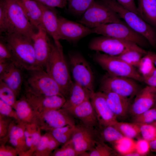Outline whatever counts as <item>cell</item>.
<instances>
[{
    "mask_svg": "<svg viewBox=\"0 0 156 156\" xmlns=\"http://www.w3.org/2000/svg\"><path fill=\"white\" fill-rule=\"evenodd\" d=\"M0 38L10 50L17 66L27 71L43 69L37 61L32 39L13 31L3 34Z\"/></svg>",
    "mask_w": 156,
    "mask_h": 156,
    "instance_id": "1",
    "label": "cell"
},
{
    "mask_svg": "<svg viewBox=\"0 0 156 156\" xmlns=\"http://www.w3.org/2000/svg\"><path fill=\"white\" fill-rule=\"evenodd\" d=\"M44 70L60 86L66 99L73 82L71 79L63 47L60 41L54 42L53 44Z\"/></svg>",
    "mask_w": 156,
    "mask_h": 156,
    "instance_id": "2",
    "label": "cell"
},
{
    "mask_svg": "<svg viewBox=\"0 0 156 156\" xmlns=\"http://www.w3.org/2000/svg\"><path fill=\"white\" fill-rule=\"evenodd\" d=\"M114 11L133 30L143 36L153 47H156V29L138 14L130 11L114 0H99Z\"/></svg>",
    "mask_w": 156,
    "mask_h": 156,
    "instance_id": "3",
    "label": "cell"
},
{
    "mask_svg": "<svg viewBox=\"0 0 156 156\" xmlns=\"http://www.w3.org/2000/svg\"><path fill=\"white\" fill-rule=\"evenodd\" d=\"M28 71V74L24 83L25 89L38 95H58L66 98L60 86L45 70L40 69Z\"/></svg>",
    "mask_w": 156,
    "mask_h": 156,
    "instance_id": "4",
    "label": "cell"
},
{
    "mask_svg": "<svg viewBox=\"0 0 156 156\" xmlns=\"http://www.w3.org/2000/svg\"><path fill=\"white\" fill-rule=\"evenodd\" d=\"M93 59L107 73L111 75L128 77L138 81L143 82L142 76L135 68L117 56L96 51Z\"/></svg>",
    "mask_w": 156,
    "mask_h": 156,
    "instance_id": "5",
    "label": "cell"
},
{
    "mask_svg": "<svg viewBox=\"0 0 156 156\" xmlns=\"http://www.w3.org/2000/svg\"><path fill=\"white\" fill-rule=\"evenodd\" d=\"M117 14L101 1L94 0L79 23L91 29L111 23L122 22Z\"/></svg>",
    "mask_w": 156,
    "mask_h": 156,
    "instance_id": "6",
    "label": "cell"
},
{
    "mask_svg": "<svg viewBox=\"0 0 156 156\" xmlns=\"http://www.w3.org/2000/svg\"><path fill=\"white\" fill-rule=\"evenodd\" d=\"M3 1L9 26L8 32H17L32 39L36 32L25 13L20 0Z\"/></svg>",
    "mask_w": 156,
    "mask_h": 156,
    "instance_id": "7",
    "label": "cell"
},
{
    "mask_svg": "<svg viewBox=\"0 0 156 156\" xmlns=\"http://www.w3.org/2000/svg\"><path fill=\"white\" fill-rule=\"evenodd\" d=\"M69 59L71 72L74 82L91 94L94 92V76L89 64L78 52L69 53Z\"/></svg>",
    "mask_w": 156,
    "mask_h": 156,
    "instance_id": "8",
    "label": "cell"
},
{
    "mask_svg": "<svg viewBox=\"0 0 156 156\" xmlns=\"http://www.w3.org/2000/svg\"><path fill=\"white\" fill-rule=\"evenodd\" d=\"M88 47L91 50L102 52L113 56H118L130 49L136 50L145 54L148 53L133 42L102 35L92 39L90 42Z\"/></svg>",
    "mask_w": 156,
    "mask_h": 156,
    "instance_id": "9",
    "label": "cell"
},
{
    "mask_svg": "<svg viewBox=\"0 0 156 156\" xmlns=\"http://www.w3.org/2000/svg\"><path fill=\"white\" fill-rule=\"evenodd\" d=\"M92 29L93 33L132 42L142 48L147 45L146 40L125 21L105 24Z\"/></svg>",
    "mask_w": 156,
    "mask_h": 156,
    "instance_id": "10",
    "label": "cell"
},
{
    "mask_svg": "<svg viewBox=\"0 0 156 156\" xmlns=\"http://www.w3.org/2000/svg\"><path fill=\"white\" fill-rule=\"evenodd\" d=\"M137 81L130 78L107 73L101 81L100 88L101 92H113L131 99L141 89Z\"/></svg>",
    "mask_w": 156,
    "mask_h": 156,
    "instance_id": "11",
    "label": "cell"
},
{
    "mask_svg": "<svg viewBox=\"0 0 156 156\" xmlns=\"http://www.w3.org/2000/svg\"><path fill=\"white\" fill-rule=\"evenodd\" d=\"M74 117L62 108L36 112L33 122L41 130L49 132L68 125H76Z\"/></svg>",
    "mask_w": 156,
    "mask_h": 156,
    "instance_id": "12",
    "label": "cell"
},
{
    "mask_svg": "<svg viewBox=\"0 0 156 156\" xmlns=\"http://www.w3.org/2000/svg\"><path fill=\"white\" fill-rule=\"evenodd\" d=\"M93 33L92 29L79 23L58 16V36L59 40L75 42L88 35Z\"/></svg>",
    "mask_w": 156,
    "mask_h": 156,
    "instance_id": "13",
    "label": "cell"
},
{
    "mask_svg": "<svg viewBox=\"0 0 156 156\" xmlns=\"http://www.w3.org/2000/svg\"><path fill=\"white\" fill-rule=\"evenodd\" d=\"M23 95L36 112L60 109L64 105L66 100V98L62 96L39 95L25 89Z\"/></svg>",
    "mask_w": 156,
    "mask_h": 156,
    "instance_id": "14",
    "label": "cell"
},
{
    "mask_svg": "<svg viewBox=\"0 0 156 156\" xmlns=\"http://www.w3.org/2000/svg\"><path fill=\"white\" fill-rule=\"evenodd\" d=\"M99 140L96 131L88 129L83 125H76L70 139L75 150L81 156L91 150Z\"/></svg>",
    "mask_w": 156,
    "mask_h": 156,
    "instance_id": "15",
    "label": "cell"
},
{
    "mask_svg": "<svg viewBox=\"0 0 156 156\" xmlns=\"http://www.w3.org/2000/svg\"><path fill=\"white\" fill-rule=\"evenodd\" d=\"M90 100L96 116L99 126L113 125L117 119L109 107L103 93L94 92L90 96Z\"/></svg>",
    "mask_w": 156,
    "mask_h": 156,
    "instance_id": "16",
    "label": "cell"
},
{
    "mask_svg": "<svg viewBox=\"0 0 156 156\" xmlns=\"http://www.w3.org/2000/svg\"><path fill=\"white\" fill-rule=\"evenodd\" d=\"M156 103V87L147 85L141 88L131 102L129 114L133 117L154 107Z\"/></svg>",
    "mask_w": 156,
    "mask_h": 156,
    "instance_id": "17",
    "label": "cell"
},
{
    "mask_svg": "<svg viewBox=\"0 0 156 156\" xmlns=\"http://www.w3.org/2000/svg\"><path fill=\"white\" fill-rule=\"evenodd\" d=\"M47 34L43 27H41L38 29L32 38L37 61L44 70L53 44L51 42Z\"/></svg>",
    "mask_w": 156,
    "mask_h": 156,
    "instance_id": "18",
    "label": "cell"
},
{
    "mask_svg": "<svg viewBox=\"0 0 156 156\" xmlns=\"http://www.w3.org/2000/svg\"><path fill=\"white\" fill-rule=\"evenodd\" d=\"M66 111L74 118L79 120L82 125L85 127L94 131H96L99 127L95 112L90 99Z\"/></svg>",
    "mask_w": 156,
    "mask_h": 156,
    "instance_id": "19",
    "label": "cell"
},
{
    "mask_svg": "<svg viewBox=\"0 0 156 156\" xmlns=\"http://www.w3.org/2000/svg\"><path fill=\"white\" fill-rule=\"evenodd\" d=\"M103 92L109 107L117 119H124L129 114L131 99L112 92Z\"/></svg>",
    "mask_w": 156,
    "mask_h": 156,
    "instance_id": "20",
    "label": "cell"
},
{
    "mask_svg": "<svg viewBox=\"0 0 156 156\" xmlns=\"http://www.w3.org/2000/svg\"><path fill=\"white\" fill-rule=\"evenodd\" d=\"M25 125L13 120L10 124L8 136V141L17 150L19 156H23L29 150L24 135Z\"/></svg>",
    "mask_w": 156,
    "mask_h": 156,
    "instance_id": "21",
    "label": "cell"
},
{
    "mask_svg": "<svg viewBox=\"0 0 156 156\" xmlns=\"http://www.w3.org/2000/svg\"><path fill=\"white\" fill-rule=\"evenodd\" d=\"M23 70L13 62L8 70L0 76V80L14 92L18 98L21 94L22 85L24 81Z\"/></svg>",
    "mask_w": 156,
    "mask_h": 156,
    "instance_id": "22",
    "label": "cell"
},
{
    "mask_svg": "<svg viewBox=\"0 0 156 156\" xmlns=\"http://www.w3.org/2000/svg\"><path fill=\"white\" fill-rule=\"evenodd\" d=\"M37 2L42 11V22L43 28L52 38L54 42L60 41L58 36V16L55 8L47 6Z\"/></svg>",
    "mask_w": 156,
    "mask_h": 156,
    "instance_id": "23",
    "label": "cell"
},
{
    "mask_svg": "<svg viewBox=\"0 0 156 156\" xmlns=\"http://www.w3.org/2000/svg\"><path fill=\"white\" fill-rule=\"evenodd\" d=\"M90 94L87 91L77 83L73 82L62 108L67 110L74 108L90 99Z\"/></svg>",
    "mask_w": 156,
    "mask_h": 156,
    "instance_id": "24",
    "label": "cell"
},
{
    "mask_svg": "<svg viewBox=\"0 0 156 156\" xmlns=\"http://www.w3.org/2000/svg\"><path fill=\"white\" fill-rule=\"evenodd\" d=\"M25 13L35 29L43 27L42 10L38 3L34 0H20Z\"/></svg>",
    "mask_w": 156,
    "mask_h": 156,
    "instance_id": "25",
    "label": "cell"
},
{
    "mask_svg": "<svg viewBox=\"0 0 156 156\" xmlns=\"http://www.w3.org/2000/svg\"><path fill=\"white\" fill-rule=\"evenodd\" d=\"M13 107L16 112L19 123L25 125L33 122L36 112L23 95L17 100Z\"/></svg>",
    "mask_w": 156,
    "mask_h": 156,
    "instance_id": "26",
    "label": "cell"
},
{
    "mask_svg": "<svg viewBox=\"0 0 156 156\" xmlns=\"http://www.w3.org/2000/svg\"><path fill=\"white\" fill-rule=\"evenodd\" d=\"M138 15L156 29V0H138Z\"/></svg>",
    "mask_w": 156,
    "mask_h": 156,
    "instance_id": "27",
    "label": "cell"
},
{
    "mask_svg": "<svg viewBox=\"0 0 156 156\" xmlns=\"http://www.w3.org/2000/svg\"><path fill=\"white\" fill-rule=\"evenodd\" d=\"M61 144L51 133L46 132L42 135L33 156H49Z\"/></svg>",
    "mask_w": 156,
    "mask_h": 156,
    "instance_id": "28",
    "label": "cell"
},
{
    "mask_svg": "<svg viewBox=\"0 0 156 156\" xmlns=\"http://www.w3.org/2000/svg\"><path fill=\"white\" fill-rule=\"evenodd\" d=\"M96 132L99 140L112 144L124 136L113 125L99 126Z\"/></svg>",
    "mask_w": 156,
    "mask_h": 156,
    "instance_id": "29",
    "label": "cell"
},
{
    "mask_svg": "<svg viewBox=\"0 0 156 156\" xmlns=\"http://www.w3.org/2000/svg\"><path fill=\"white\" fill-rule=\"evenodd\" d=\"M76 125H68L53 129L48 132L60 144H64L71 139L76 127Z\"/></svg>",
    "mask_w": 156,
    "mask_h": 156,
    "instance_id": "30",
    "label": "cell"
},
{
    "mask_svg": "<svg viewBox=\"0 0 156 156\" xmlns=\"http://www.w3.org/2000/svg\"><path fill=\"white\" fill-rule=\"evenodd\" d=\"M113 125L124 136L133 139L140 134L139 125L134 122L128 123L117 121Z\"/></svg>",
    "mask_w": 156,
    "mask_h": 156,
    "instance_id": "31",
    "label": "cell"
},
{
    "mask_svg": "<svg viewBox=\"0 0 156 156\" xmlns=\"http://www.w3.org/2000/svg\"><path fill=\"white\" fill-rule=\"evenodd\" d=\"M115 149L111 148L105 142L99 140L90 151L82 154L85 156H114L117 155Z\"/></svg>",
    "mask_w": 156,
    "mask_h": 156,
    "instance_id": "32",
    "label": "cell"
},
{
    "mask_svg": "<svg viewBox=\"0 0 156 156\" xmlns=\"http://www.w3.org/2000/svg\"><path fill=\"white\" fill-rule=\"evenodd\" d=\"M135 142L133 139L123 136L112 144L116 151L122 156L135 151Z\"/></svg>",
    "mask_w": 156,
    "mask_h": 156,
    "instance_id": "33",
    "label": "cell"
},
{
    "mask_svg": "<svg viewBox=\"0 0 156 156\" xmlns=\"http://www.w3.org/2000/svg\"><path fill=\"white\" fill-rule=\"evenodd\" d=\"M94 0H66L68 11L77 16H82Z\"/></svg>",
    "mask_w": 156,
    "mask_h": 156,
    "instance_id": "34",
    "label": "cell"
},
{
    "mask_svg": "<svg viewBox=\"0 0 156 156\" xmlns=\"http://www.w3.org/2000/svg\"><path fill=\"white\" fill-rule=\"evenodd\" d=\"M146 54L136 50L130 49L117 56L136 68L138 67L142 58Z\"/></svg>",
    "mask_w": 156,
    "mask_h": 156,
    "instance_id": "35",
    "label": "cell"
},
{
    "mask_svg": "<svg viewBox=\"0 0 156 156\" xmlns=\"http://www.w3.org/2000/svg\"><path fill=\"white\" fill-rule=\"evenodd\" d=\"M17 98L14 92L3 81L0 80V100L13 107Z\"/></svg>",
    "mask_w": 156,
    "mask_h": 156,
    "instance_id": "36",
    "label": "cell"
},
{
    "mask_svg": "<svg viewBox=\"0 0 156 156\" xmlns=\"http://www.w3.org/2000/svg\"><path fill=\"white\" fill-rule=\"evenodd\" d=\"M133 117V122L137 124H151L156 121V107H153Z\"/></svg>",
    "mask_w": 156,
    "mask_h": 156,
    "instance_id": "37",
    "label": "cell"
},
{
    "mask_svg": "<svg viewBox=\"0 0 156 156\" xmlns=\"http://www.w3.org/2000/svg\"><path fill=\"white\" fill-rule=\"evenodd\" d=\"M137 68L143 77L151 74L156 67L147 53L142 58Z\"/></svg>",
    "mask_w": 156,
    "mask_h": 156,
    "instance_id": "38",
    "label": "cell"
},
{
    "mask_svg": "<svg viewBox=\"0 0 156 156\" xmlns=\"http://www.w3.org/2000/svg\"><path fill=\"white\" fill-rule=\"evenodd\" d=\"M51 156H77L79 153L75 150L72 144L69 141L63 144L62 147L54 150Z\"/></svg>",
    "mask_w": 156,
    "mask_h": 156,
    "instance_id": "39",
    "label": "cell"
},
{
    "mask_svg": "<svg viewBox=\"0 0 156 156\" xmlns=\"http://www.w3.org/2000/svg\"><path fill=\"white\" fill-rule=\"evenodd\" d=\"M139 125L140 134L142 138L149 142L156 138V127L155 126L151 124Z\"/></svg>",
    "mask_w": 156,
    "mask_h": 156,
    "instance_id": "40",
    "label": "cell"
},
{
    "mask_svg": "<svg viewBox=\"0 0 156 156\" xmlns=\"http://www.w3.org/2000/svg\"><path fill=\"white\" fill-rule=\"evenodd\" d=\"M10 30L6 9L3 0L0 1V33L2 34Z\"/></svg>",
    "mask_w": 156,
    "mask_h": 156,
    "instance_id": "41",
    "label": "cell"
},
{
    "mask_svg": "<svg viewBox=\"0 0 156 156\" xmlns=\"http://www.w3.org/2000/svg\"><path fill=\"white\" fill-rule=\"evenodd\" d=\"M14 120L12 118L0 114V139L4 138L8 140V136L10 126Z\"/></svg>",
    "mask_w": 156,
    "mask_h": 156,
    "instance_id": "42",
    "label": "cell"
},
{
    "mask_svg": "<svg viewBox=\"0 0 156 156\" xmlns=\"http://www.w3.org/2000/svg\"><path fill=\"white\" fill-rule=\"evenodd\" d=\"M7 61H11L15 63V60L11 51L6 43L0 38V62Z\"/></svg>",
    "mask_w": 156,
    "mask_h": 156,
    "instance_id": "43",
    "label": "cell"
},
{
    "mask_svg": "<svg viewBox=\"0 0 156 156\" xmlns=\"http://www.w3.org/2000/svg\"><path fill=\"white\" fill-rule=\"evenodd\" d=\"M0 114L10 117L19 122L16 112L13 107L0 100Z\"/></svg>",
    "mask_w": 156,
    "mask_h": 156,
    "instance_id": "44",
    "label": "cell"
},
{
    "mask_svg": "<svg viewBox=\"0 0 156 156\" xmlns=\"http://www.w3.org/2000/svg\"><path fill=\"white\" fill-rule=\"evenodd\" d=\"M37 127V125L34 122L28 123L25 125L24 135L26 144L29 149L32 145L33 133Z\"/></svg>",
    "mask_w": 156,
    "mask_h": 156,
    "instance_id": "45",
    "label": "cell"
},
{
    "mask_svg": "<svg viewBox=\"0 0 156 156\" xmlns=\"http://www.w3.org/2000/svg\"><path fill=\"white\" fill-rule=\"evenodd\" d=\"M150 150L149 142L143 138L135 142V151L141 156L147 154Z\"/></svg>",
    "mask_w": 156,
    "mask_h": 156,
    "instance_id": "46",
    "label": "cell"
},
{
    "mask_svg": "<svg viewBox=\"0 0 156 156\" xmlns=\"http://www.w3.org/2000/svg\"><path fill=\"white\" fill-rule=\"evenodd\" d=\"M47 6L55 8H64L67 5L66 0H34Z\"/></svg>",
    "mask_w": 156,
    "mask_h": 156,
    "instance_id": "47",
    "label": "cell"
},
{
    "mask_svg": "<svg viewBox=\"0 0 156 156\" xmlns=\"http://www.w3.org/2000/svg\"><path fill=\"white\" fill-rule=\"evenodd\" d=\"M18 156V151L12 145L0 143V156Z\"/></svg>",
    "mask_w": 156,
    "mask_h": 156,
    "instance_id": "48",
    "label": "cell"
},
{
    "mask_svg": "<svg viewBox=\"0 0 156 156\" xmlns=\"http://www.w3.org/2000/svg\"><path fill=\"white\" fill-rule=\"evenodd\" d=\"M126 9L138 14L134 0H114Z\"/></svg>",
    "mask_w": 156,
    "mask_h": 156,
    "instance_id": "49",
    "label": "cell"
},
{
    "mask_svg": "<svg viewBox=\"0 0 156 156\" xmlns=\"http://www.w3.org/2000/svg\"><path fill=\"white\" fill-rule=\"evenodd\" d=\"M142 78L143 82L148 86L156 87V68L151 74Z\"/></svg>",
    "mask_w": 156,
    "mask_h": 156,
    "instance_id": "50",
    "label": "cell"
},
{
    "mask_svg": "<svg viewBox=\"0 0 156 156\" xmlns=\"http://www.w3.org/2000/svg\"><path fill=\"white\" fill-rule=\"evenodd\" d=\"M13 62H14L11 61H5L0 62V76L3 74L8 70Z\"/></svg>",
    "mask_w": 156,
    "mask_h": 156,
    "instance_id": "51",
    "label": "cell"
},
{
    "mask_svg": "<svg viewBox=\"0 0 156 156\" xmlns=\"http://www.w3.org/2000/svg\"><path fill=\"white\" fill-rule=\"evenodd\" d=\"M150 150L153 152H156V138L149 142Z\"/></svg>",
    "mask_w": 156,
    "mask_h": 156,
    "instance_id": "52",
    "label": "cell"
},
{
    "mask_svg": "<svg viewBox=\"0 0 156 156\" xmlns=\"http://www.w3.org/2000/svg\"><path fill=\"white\" fill-rule=\"evenodd\" d=\"M148 54L152 60L156 67V53L150 51H148Z\"/></svg>",
    "mask_w": 156,
    "mask_h": 156,
    "instance_id": "53",
    "label": "cell"
},
{
    "mask_svg": "<svg viewBox=\"0 0 156 156\" xmlns=\"http://www.w3.org/2000/svg\"><path fill=\"white\" fill-rule=\"evenodd\" d=\"M140 155L135 151L128 154L126 156H140Z\"/></svg>",
    "mask_w": 156,
    "mask_h": 156,
    "instance_id": "54",
    "label": "cell"
},
{
    "mask_svg": "<svg viewBox=\"0 0 156 156\" xmlns=\"http://www.w3.org/2000/svg\"><path fill=\"white\" fill-rule=\"evenodd\" d=\"M151 124L155 126L156 127V121L153 122V123Z\"/></svg>",
    "mask_w": 156,
    "mask_h": 156,
    "instance_id": "55",
    "label": "cell"
},
{
    "mask_svg": "<svg viewBox=\"0 0 156 156\" xmlns=\"http://www.w3.org/2000/svg\"><path fill=\"white\" fill-rule=\"evenodd\" d=\"M154 107H156V103H155V105Z\"/></svg>",
    "mask_w": 156,
    "mask_h": 156,
    "instance_id": "56",
    "label": "cell"
}]
</instances>
